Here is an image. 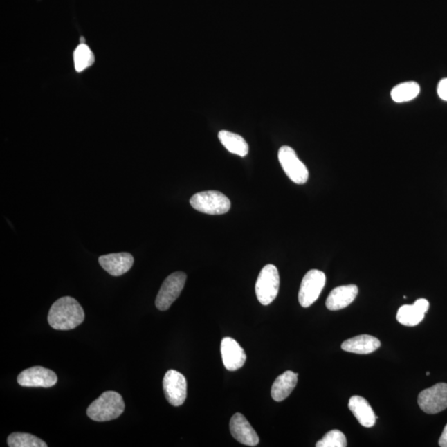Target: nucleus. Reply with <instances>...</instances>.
<instances>
[{
  "label": "nucleus",
  "instance_id": "nucleus-1",
  "mask_svg": "<svg viewBox=\"0 0 447 447\" xmlns=\"http://www.w3.org/2000/svg\"><path fill=\"white\" fill-rule=\"evenodd\" d=\"M48 323L55 330H73L85 320L82 307L71 297H63L55 302L48 313Z\"/></svg>",
  "mask_w": 447,
  "mask_h": 447
},
{
  "label": "nucleus",
  "instance_id": "nucleus-2",
  "mask_svg": "<svg viewBox=\"0 0 447 447\" xmlns=\"http://www.w3.org/2000/svg\"><path fill=\"white\" fill-rule=\"evenodd\" d=\"M125 402L119 393L104 392L87 409V415L95 421H108L118 419L125 411Z\"/></svg>",
  "mask_w": 447,
  "mask_h": 447
},
{
  "label": "nucleus",
  "instance_id": "nucleus-3",
  "mask_svg": "<svg viewBox=\"0 0 447 447\" xmlns=\"http://www.w3.org/2000/svg\"><path fill=\"white\" fill-rule=\"evenodd\" d=\"M280 284V273L276 266L268 264L261 270L255 284L256 296L261 304L268 306L274 301Z\"/></svg>",
  "mask_w": 447,
  "mask_h": 447
},
{
  "label": "nucleus",
  "instance_id": "nucleus-4",
  "mask_svg": "<svg viewBox=\"0 0 447 447\" xmlns=\"http://www.w3.org/2000/svg\"><path fill=\"white\" fill-rule=\"evenodd\" d=\"M190 204L198 212L209 215L227 213L231 206L229 198L217 191L197 193L190 200Z\"/></svg>",
  "mask_w": 447,
  "mask_h": 447
},
{
  "label": "nucleus",
  "instance_id": "nucleus-5",
  "mask_svg": "<svg viewBox=\"0 0 447 447\" xmlns=\"http://www.w3.org/2000/svg\"><path fill=\"white\" fill-rule=\"evenodd\" d=\"M185 280H187V274L183 272L172 273L166 278L155 301L156 307L158 310L170 309L172 303L179 298L181 291L183 290Z\"/></svg>",
  "mask_w": 447,
  "mask_h": 447
},
{
  "label": "nucleus",
  "instance_id": "nucleus-6",
  "mask_svg": "<svg viewBox=\"0 0 447 447\" xmlns=\"http://www.w3.org/2000/svg\"><path fill=\"white\" fill-rule=\"evenodd\" d=\"M326 275L318 269L310 270L302 278L298 300L303 307H309L318 300L326 284Z\"/></svg>",
  "mask_w": 447,
  "mask_h": 447
},
{
  "label": "nucleus",
  "instance_id": "nucleus-7",
  "mask_svg": "<svg viewBox=\"0 0 447 447\" xmlns=\"http://www.w3.org/2000/svg\"><path fill=\"white\" fill-rule=\"evenodd\" d=\"M278 160L289 178L297 184H304L309 178L305 164L298 158L296 152L289 146H282L278 151Z\"/></svg>",
  "mask_w": 447,
  "mask_h": 447
},
{
  "label": "nucleus",
  "instance_id": "nucleus-8",
  "mask_svg": "<svg viewBox=\"0 0 447 447\" xmlns=\"http://www.w3.org/2000/svg\"><path fill=\"white\" fill-rule=\"evenodd\" d=\"M417 402L421 410L428 414H436L445 410L447 408V383H437L421 391Z\"/></svg>",
  "mask_w": 447,
  "mask_h": 447
},
{
  "label": "nucleus",
  "instance_id": "nucleus-9",
  "mask_svg": "<svg viewBox=\"0 0 447 447\" xmlns=\"http://www.w3.org/2000/svg\"><path fill=\"white\" fill-rule=\"evenodd\" d=\"M163 391L166 399L172 406L179 407L183 405L187 399V379L179 371L168 370L163 378Z\"/></svg>",
  "mask_w": 447,
  "mask_h": 447
},
{
  "label": "nucleus",
  "instance_id": "nucleus-10",
  "mask_svg": "<svg viewBox=\"0 0 447 447\" xmlns=\"http://www.w3.org/2000/svg\"><path fill=\"white\" fill-rule=\"evenodd\" d=\"M58 378L53 370L35 366L25 370L18 376L19 385L23 387H51L57 385Z\"/></svg>",
  "mask_w": 447,
  "mask_h": 447
},
{
  "label": "nucleus",
  "instance_id": "nucleus-11",
  "mask_svg": "<svg viewBox=\"0 0 447 447\" xmlns=\"http://www.w3.org/2000/svg\"><path fill=\"white\" fill-rule=\"evenodd\" d=\"M221 352L224 365L228 370H238L242 368L246 361V354L244 349L231 337H225L221 340Z\"/></svg>",
  "mask_w": 447,
  "mask_h": 447
},
{
  "label": "nucleus",
  "instance_id": "nucleus-12",
  "mask_svg": "<svg viewBox=\"0 0 447 447\" xmlns=\"http://www.w3.org/2000/svg\"><path fill=\"white\" fill-rule=\"evenodd\" d=\"M230 428L232 436L240 444L250 446L259 444L258 434L241 413H235L231 417Z\"/></svg>",
  "mask_w": 447,
  "mask_h": 447
},
{
  "label": "nucleus",
  "instance_id": "nucleus-13",
  "mask_svg": "<svg viewBox=\"0 0 447 447\" xmlns=\"http://www.w3.org/2000/svg\"><path fill=\"white\" fill-rule=\"evenodd\" d=\"M134 257L129 253H118L100 256L99 263L112 276L119 277L129 271L134 264Z\"/></svg>",
  "mask_w": 447,
  "mask_h": 447
},
{
  "label": "nucleus",
  "instance_id": "nucleus-14",
  "mask_svg": "<svg viewBox=\"0 0 447 447\" xmlns=\"http://www.w3.org/2000/svg\"><path fill=\"white\" fill-rule=\"evenodd\" d=\"M427 299L420 298L412 305H403L399 309L397 320L399 323L407 327H415L423 322L425 314L429 309Z\"/></svg>",
  "mask_w": 447,
  "mask_h": 447
},
{
  "label": "nucleus",
  "instance_id": "nucleus-15",
  "mask_svg": "<svg viewBox=\"0 0 447 447\" xmlns=\"http://www.w3.org/2000/svg\"><path fill=\"white\" fill-rule=\"evenodd\" d=\"M358 293L356 285L337 286L333 289L327 299L326 305L330 311H338L351 305Z\"/></svg>",
  "mask_w": 447,
  "mask_h": 447
},
{
  "label": "nucleus",
  "instance_id": "nucleus-16",
  "mask_svg": "<svg viewBox=\"0 0 447 447\" xmlns=\"http://www.w3.org/2000/svg\"><path fill=\"white\" fill-rule=\"evenodd\" d=\"M349 408L363 427L369 428L374 426L376 416L365 399L361 396H353L349 399Z\"/></svg>",
  "mask_w": 447,
  "mask_h": 447
},
{
  "label": "nucleus",
  "instance_id": "nucleus-17",
  "mask_svg": "<svg viewBox=\"0 0 447 447\" xmlns=\"http://www.w3.org/2000/svg\"><path fill=\"white\" fill-rule=\"evenodd\" d=\"M381 343L376 337L370 335H361L344 341L341 348L345 352L366 355L373 353L381 347Z\"/></svg>",
  "mask_w": 447,
  "mask_h": 447
},
{
  "label": "nucleus",
  "instance_id": "nucleus-18",
  "mask_svg": "<svg viewBox=\"0 0 447 447\" xmlns=\"http://www.w3.org/2000/svg\"><path fill=\"white\" fill-rule=\"evenodd\" d=\"M298 377V374L288 370L276 378L271 389V396L274 401H284L292 394L297 386Z\"/></svg>",
  "mask_w": 447,
  "mask_h": 447
},
{
  "label": "nucleus",
  "instance_id": "nucleus-19",
  "mask_svg": "<svg viewBox=\"0 0 447 447\" xmlns=\"http://www.w3.org/2000/svg\"><path fill=\"white\" fill-rule=\"evenodd\" d=\"M219 139L224 147L231 154L246 157L248 153V145L246 139L239 134L222 130L218 134Z\"/></svg>",
  "mask_w": 447,
  "mask_h": 447
},
{
  "label": "nucleus",
  "instance_id": "nucleus-20",
  "mask_svg": "<svg viewBox=\"0 0 447 447\" xmlns=\"http://www.w3.org/2000/svg\"><path fill=\"white\" fill-rule=\"evenodd\" d=\"M419 93V84L414 82H408L399 84L394 87L391 91V96L395 102L403 103L415 99Z\"/></svg>",
  "mask_w": 447,
  "mask_h": 447
},
{
  "label": "nucleus",
  "instance_id": "nucleus-21",
  "mask_svg": "<svg viewBox=\"0 0 447 447\" xmlns=\"http://www.w3.org/2000/svg\"><path fill=\"white\" fill-rule=\"evenodd\" d=\"M10 447H46L48 445L40 438L28 433L15 432L8 437Z\"/></svg>",
  "mask_w": 447,
  "mask_h": 447
},
{
  "label": "nucleus",
  "instance_id": "nucleus-22",
  "mask_svg": "<svg viewBox=\"0 0 447 447\" xmlns=\"http://www.w3.org/2000/svg\"><path fill=\"white\" fill-rule=\"evenodd\" d=\"M95 57L89 46L85 44H80L74 52L75 69L78 73L85 71L94 63Z\"/></svg>",
  "mask_w": 447,
  "mask_h": 447
},
{
  "label": "nucleus",
  "instance_id": "nucleus-23",
  "mask_svg": "<svg viewBox=\"0 0 447 447\" xmlns=\"http://www.w3.org/2000/svg\"><path fill=\"white\" fill-rule=\"evenodd\" d=\"M347 446V437L339 430H332L316 442V447H345Z\"/></svg>",
  "mask_w": 447,
  "mask_h": 447
},
{
  "label": "nucleus",
  "instance_id": "nucleus-24",
  "mask_svg": "<svg viewBox=\"0 0 447 447\" xmlns=\"http://www.w3.org/2000/svg\"><path fill=\"white\" fill-rule=\"evenodd\" d=\"M437 94L441 100L447 101V78L442 79L438 84Z\"/></svg>",
  "mask_w": 447,
  "mask_h": 447
},
{
  "label": "nucleus",
  "instance_id": "nucleus-25",
  "mask_svg": "<svg viewBox=\"0 0 447 447\" xmlns=\"http://www.w3.org/2000/svg\"><path fill=\"white\" fill-rule=\"evenodd\" d=\"M439 446L441 447H447V424L442 432L441 436L439 439Z\"/></svg>",
  "mask_w": 447,
  "mask_h": 447
},
{
  "label": "nucleus",
  "instance_id": "nucleus-26",
  "mask_svg": "<svg viewBox=\"0 0 447 447\" xmlns=\"http://www.w3.org/2000/svg\"><path fill=\"white\" fill-rule=\"evenodd\" d=\"M427 374V375H430V373H429V372H427V374Z\"/></svg>",
  "mask_w": 447,
  "mask_h": 447
}]
</instances>
